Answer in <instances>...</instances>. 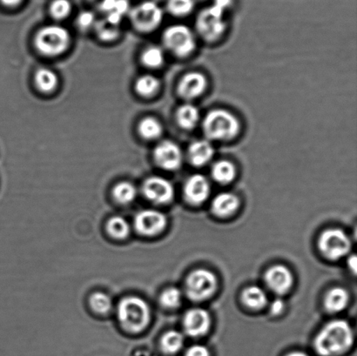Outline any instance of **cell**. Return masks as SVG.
Returning <instances> with one entry per match:
<instances>
[{"instance_id": "obj_24", "label": "cell", "mask_w": 357, "mask_h": 356, "mask_svg": "<svg viewBox=\"0 0 357 356\" xmlns=\"http://www.w3.org/2000/svg\"><path fill=\"white\" fill-rule=\"evenodd\" d=\"M139 134L146 139H156L162 134V125L155 118L148 117L142 120L139 125Z\"/></svg>"}, {"instance_id": "obj_18", "label": "cell", "mask_w": 357, "mask_h": 356, "mask_svg": "<svg viewBox=\"0 0 357 356\" xmlns=\"http://www.w3.org/2000/svg\"><path fill=\"white\" fill-rule=\"evenodd\" d=\"M239 207V200L237 196L230 193H222L215 199H213L212 203V208L213 212L220 217H227L233 215Z\"/></svg>"}, {"instance_id": "obj_29", "label": "cell", "mask_w": 357, "mask_h": 356, "mask_svg": "<svg viewBox=\"0 0 357 356\" xmlns=\"http://www.w3.org/2000/svg\"><path fill=\"white\" fill-rule=\"evenodd\" d=\"M142 61L150 68H159L165 61V54L159 47H149L143 52Z\"/></svg>"}, {"instance_id": "obj_14", "label": "cell", "mask_w": 357, "mask_h": 356, "mask_svg": "<svg viewBox=\"0 0 357 356\" xmlns=\"http://www.w3.org/2000/svg\"><path fill=\"white\" fill-rule=\"evenodd\" d=\"M266 284L273 292L278 295H283L291 288L294 277L291 271L283 265L269 268L265 275Z\"/></svg>"}, {"instance_id": "obj_8", "label": "cell", "mask_w": 357, "mask_h": 356, "mask_svg": "<svg viewBox=\"0 0 357 356\" xmlns=\"http://www.w3.org/2000/svg\"><path fill=\"white\" fill-rule=\"evenodd\" d=\"M321 253L331 260H338L349 252L351 240L341 229H328L324 232L319 239Z\"/></svg>"}, {"instance_id": "obj_2", "label": "cell", "mask_w": 357, "mask_h": 356, "mask_svg": "<svg viewBox=\"0 0 357 356\" xmlns=\"http://www.w3.org/2000/svg\"><path fill=\"white\" fill-rule=\"evenodd\" d=\"M240 122L232 113L224 109L210 111L202 123L203 132L211 141H229L240 132Z\"/></svg>"}, {"instance_id": "obj_40", "label": "cell", "mask_w": 357, "mask_h": 356, "mask_svg": "<svg viewBox=\"0 0 357 356\" xmlns=\"http://www.w3.org/2000/svg\"><path fill=\"white\" fill-rule=\"evenodd\" d=\"M287 356H309V355L302 353V352H293V353L289 354Z\"/></svg>"}, {"instance_id": "obj_4", "label": "cell", "mask_w": 357, "mask_h": 356, "mask_svg": "<svg viewBox=\"0 0 357 356\" xmlns=\"http://www.w3.org/2000/svg\"><path fill=\"white\" fill-rule=\"evenodd\" d=\"M226 10L215 3L203 10L196 20V28L199 37L206 42L219 40L226 30L224 13Z\"/></svg>"}, {"instance_id": "obj_35", "label": "cell", "mask_w": 357, "mask_h": 356, "mask_svg": "<svg viewBox=\"0 0 357 356\" xmlns=\"http://www.w3.org/2000/svg\"><path fill=\"white\" fill-rule=\"evenodd\" d=\"M96 22V16L91 12H83L79 16L78 24L83 29H87Z\"/></svg>"}, {"instance_id": "obj_26", "label": "cell", "mask_w": 357, "mask_h": 356, "mask_svg": "<svg viewBox=\"0 0 357 356\" xmlns=\"http://www.w3.org/2000/svg\"><path fill=\"white\" fill-rule=\"evenodd\" d=\"M107 232L115 239H125L131 232L130 225L127 219L121 216L111 218L107 225Z\"/></svg>"}, {"instance_id": "obj_38", "label": "cell", "mask_w": 357, "mask_h": 356, "mask_svg": "<svg viewBox=\"0 0 357 356\" xmlns=\"http://www.w3.org/2000/svg\"><path fill=\"white\" fill-rule=\"evenodd\" d=\"M0 1L7 6H16L20 5L23 0H0Z\"/></svg>"}, {"instance_id": "obj_6", "label": "cell", "mask_w": 357, "mask_h": 356, "mask_svg": "<svg viewBox=\"0 0 357 356\" xmlns=\"http://www.w3.org/2000/svg\"><path fill=\"white\" fill-rule=\"evenodd\" d=\"M165 47L178 58H185L195 50L196 40L194 33L183 24H174L167 28L163 34Z\"/></svg>"}, {"instance_id": "obj_13", "label": "cell", "mask_w": 357, "mask_h": 356, "mask_svg": "<svg viewBox=\"0 0 357 356\" xmlns=\"http://www.w3.org/2000/svg\"><path fill=\"white\" fill-rule=\"evenodd\" d=\"M208 80L201 72H191L185 75L178 82V94L182 99L191 101L204 93Z\"/></svg>"}, {"instance_id": "obj_16", "label": "cell", "mask_w": 357, "mask_h": 356, "mask_svg": "<svg viewBox=\"0 0 357 356\" xmlns=\"http://www.w3.org/2000/svg\"><path fill=\"white\" fill-rule=\"evenodd\" d=\"M184 194L189 203H203L210 194V184L208 179L202 174H194L189 177L185 183Z\"/></svg>"}, {"instance_id": "obj_9", "label": "cell", "mask_w": 357, "mask_h": 356, "mask_svg": "<svg viewBox=\"0 0 357 356\" xmlns=\"http://www.w3.org/2000/svg\"><path fill=\"white\" fill-rule=\"evenodd\" d=\"M134 26L142 31H152L162 22L163 12L156 3L146 1L135 7L130 13Z\"/></svg>"}, {"instance_id": "obj_5", "label": "cell", "mask_w": 357, "mask_h": 356, "mask_svg": "<svg viewBox=\"0 0 357 356\" xmlns=\"http://www.w3.org/2000/svg\"><path fill=\"white\" fill-rule=\"evenodd\" d=\"M71 41L68 31L61 26H48L38 31L36 47L42 54L58 56L68 48Z\"/></svg>"}, {"instance_id": "obj_30", "label": "cell", "mask_w": 357, "mask_h": 356, "mask_svg": "<svg viewBox=\"0 0 357 356\" xmlns=\"http://www.w3.org/2000/svg\"><path fill=\"white\" fill-rule=\"evenodd\" d=\"M195 7L194 0H169L167 9L171 14L177 17H184L192 13Z\"/></svg>"}, {"instance_id": "obj_19", "label": "cell", "mask_w": 357, "mask_h": 356, "mask_svg": "<svg viewBox=\"0 0 357 356\" xmlns=\"http://www.w3.org/2000/svg\"><path fill=\"white\" fill-rule=\"evenodd\" d=\"M176 117L178 127L183 130L190 131L199 123V111L194 105L188 103L178 108Z\"/></svg>"}, {"instance_id": "obj_1", "label": "cell", "mask_w": 357, "mask_h": 356, "mask_svg": "<svg viewBox=\"0 0 357 356\" xmlns=\"http://www.w3.org/2000/svg\"><path fill=\"white\" fill-rule=\"evenodd\" d=\"M354 341L351 327L344 320H333L318 334L314 347L321 356H337L347 351Z\"/></svg>"}, {"instance_id": "obj_20", "label": "cell", "mask_w": 357, "mask_h": 356, "mask_svg": "<svg viewBox=\"0 0 357 356\" xmlns=\"http://www.w3.org/2000/svg\"><path fill=\"white\" fill-rule=\"evenodd\" d=\"M211 174L216 183L222 185L229 184L232 183L236 176V166L229 160H219L213 164Z\"/></svg>"}, {"instance_id": "obj_37", "label": "cell", "mask_w": 357, "mask_h": 356, "mask_svg": "<svg viewBox=\"0 0 357 356\" xmlns=\"http://www.w3.org/2000/svg\"><path fill=\"white\" fill-rule=\"evenodd\" d=\"M283 309H284V302L281 299L275 300L271 307L273 315H279L282 312Z\"/></svg>"}, {"instance_id": "obj_10", "label": "cell", "mask_w": 357, "mask_h": 356, "mask_svg": "<svg viewBox=\"0 0 357 356\" xmlns=\"http://www.w3.org/2000/svg\"><path fill=\"white\" fill-rule=\"evenodd\" d=\"M167 217L155 209H145L135 216V226L139 233L146 236L158 235L167 226Z\"/></svg>"}, {"instance_id": "obj_25", "label": "cell", "mask_w": 357, "mask_h": 356, "mask_svg": "<svg viewBox=\"0 0 357 356\" xmlns=\"http://www.w3.org/2000/svg\"><path fill=\"white\" fill-rule=\"evenodd\" d=\"M113 194L114 198L119 203L129 204L134 201L137 196V189L131 183L122 181L114 187Z\"/></svg>"}, {"instance_id": "obj_7", "label": "cell", "mask_w": 357, "mask_h": 356, "mask_svg": "<svg viewBox=\"0 0 357 356\" xmlns=\"http://www.w3.org/2000/svg\"><path fill=\"white\" fill-rule=\"evenodd\" d=\"M217 288L215 275L208 270H198L192 272L185 284L188 297L194 302H202L211 297Z\"/></svg>"}, {"instance_id": "obj_28", "label": "cell", "mask_w": 357, "mask_h": 356, "mask_svg": "<svg viewBox=\"0 0 357 356\" xmlns=\"http://www.w3.org/2000/svg\"><path fill=\"white\" fill-rule=\"evenodd\" d=\"M160 86V80L156 77L143 75L136 82L135 88L139 95L150 97L158 92Z\"/></svg>"}, {"instance_id": "obj_22", "label": "cell", "mask_w": 357, "mask_h": 356, "mask_svg": "<svg viewBox=\"0 0 357 356\" xmlns=\"http://www.w3.org/2000/svg\"><path fill=\"white\" fill-rule=\"evenodd\" d=\"M243 300L248 308L261 309L267 304L268 297L265 292L257 286H252L245 289L243 294Z\"/></svg>"}, {"instance_id": "obj_27", "label": "cell", "mask_w": 357, "mask_h": 356, "mask_svg": "<svg viewBox=\"0 0 357 356\" xmlns=\"http://www.w3.org/2000/svg\"><path fill=\"white\" fill-rule=\"evenodd\" d=\"M160 344H162V350L165 353L176 354L183 347L184 337L178 331L171 330L164 334Z\"/></svg>"}, {"instance_id": "obj_34", "label": "cell", "mask_w": 357, "mask_h": 356, "mask_svg": "<svg viewBox=\"0 0 357 356\" xmlns=\"http://www.w3.org/2000/svg\"><path fill=\"white\" fill-rule=\"evenodd\" d=\"M71 10L72 5L69 0H54L50 7L52 15L59 20L68 16Z\"/></svg>"}, {"instance_id": "obj_23", "label": "cell", "mask_w": 357, "mask_h": 356, "mask_svg": "<svg viewBox=\"0 0 357 356\" xmlns=\"http://www.w3.org/2000/svg\"><path fill=\"white\" fill-rule=\"evenodd\" d=\"M35 82L41 92L50 93L58 86V76L50 69L41 68L35 76Z\"/></svg>"}, {"instance_id": "obj_11", "label": "cell", "mask_w": 357, "mask_h": 356, "mask_svg": "<svg viewBox=\"0 0 357 356\" xmlns=\"http://www.w3.org/2000/svg\"><path fill=\"white\" fill-rule=\"evenodd\" d=\"M157 165L167 171H176L183 162V155L176 143L164 141L156 146L153 152Z\"/></svg>"}, {"instance_id": "obj_3", "label": "cell", "mask_w": 357, "mask_h": 356, "mask_svg": "<svg viewBox=\"0 0 357 356\" xmlns=\"http://www.w3.org/2000/svg\"><path fill=\"white\" fill-rule=\"evenodd\" d=\"M117 316L121 326L129 332H142L149 323V306L142 298L129 296L119 303Z\"/></svg>"}, {"instance_id": "obj_31", "label": "cell", "mask_w": 357, "mask_h": 356, "mask_svg": "<svg viewBox=\"0 0 357 356\" xmlns=\"http://www.w3.org/2000/svg\"><path fill=\"white\" fill-rule=\"evenodd\" d=\"M90 305L94 311L99 314H107L112 309V299L109 295L102 292H96L91 296Z\"/></svg>"}, {"instance_id": "obj_15", "label": "cell", "mask_w": 357, "mask_h": 356, "mask_svg": "<svg viewBox=\"0 0 357 356\" xmlns=\"http://www.w3.org/2000/svg\"><path fill=\"white\" fill-rule=\"evenodd\" d=\"M211 326V318L204 309L189 310L184 317V329L188 336L199 337L204 336Z\"/></svg>"}, {"instance_id": "obj_17", "label": "cell", "mask_w": 357, "mask_h": 356, "mask_svg": "<svg viewBox=\"0 0 357 356\" xmlns=\"http://www.w3.org/2000/svg\"><path fill=\"white\" fill-rule=\"evenodd\" d=\"M213 155L215 149L208 139H199L191 143L187 152L189 162L196 167L206 165L213 159Z\"/></svg>"}, {"instance_id": "obj_41", "label": "cell", "mask_w": 357, "mask_h": 356, "mask_svg": "<svg viewBox=\"0 0 357 356\" xmlns=\"http://www.w3.org/2000/svg\"><path fill=\"white\" fill-rule=\"evenodd\" d=\"M91 1H93L94 3H97L98 5H100L101 3H102L103 0H91Z\"/></svg>"}, {"instance_id": "obj_12", "label": "cell", "mask_w": 357, "mask_h": 356, "mask_svg": "<svg viewBox=\"0 0 357 356\" xmlns=\"http://www.w3.org/2000/svg\"><path fill=\"white\" fill-rule=\"evenodd\" d=\"M143 193L149 201L156 204H167L174 197L173 185L165 178L153 176L143 184Z\"/></svg>"}, {"instance_id": "obj_36", "label": "cell", "mask_w": 357, "mask_h": 356, "mask_svg": "<svg viewBox=\"0 0 357 356\" xmlns=\"http://www.w3.org/2000/svg\"><path fill=\"white\" fill-rule=\"evenodd\" d=\"M185 356H210V353L208 348L202 345H195L188 348Z\"/></svg>"}, {"instance_id": "obj_33", "label": "cell", "mask_w": 357, "mask_h": 356, "mask_svg": "<svg viewBox=\"0 0 357 356\" xmlns=\"http://www.w3.org/2000/svg\"><path fill=\"white\" fill-rule=\"evenodd\" d=\"M97 33L101 40L110 41L114 40L120 33L119 24L111 22V21L105 20L97 24Z\"/></svg>"}, {"instance_id": "obj_39", "label": "cell", "mask_w": 357, "mask_h": 356, "mask_svg": "<svg viewBox=\"0 0 357 356\" xmlns=\"http://www.w3.org/2000/svg\"><path fill=\"white\" fill-rule=\"evenodd\" d=\"M349 268H351V270H353V272H354V273H356V258L355 256H353L352 257H351V259H349Z\"/></svg>"}, {"instance_id": "obj_21", "label": "cell", "mask_w": 357, "mask_h": 356, "mask_svg": "<svg viewBox=\"0 0 357 356\" xmlns=\"http://www.w3.org/2000/svg\"><path fill=\"white\" fill-rule=\"evenodd\" d=\"M349 301V295L345 289L335 288L325 297V308L331 313L341 312L348 305Z\"/></svg>"}, {"instance_id": "obj_32", "label": "cell", "mask_w": 357, "mask_h": 356, "mask_svg": "<svg viewBox=\"0 0 357 356\" xmlns=\"http://www.w3.org/2000/svg\"><path fill=\"white\" fill-rule=\"evenodd\" d=\"M181 292L176 288H169L163 291L160 302L164 308L176 309L181 305Z\"/></svg>"}]
</instances>
